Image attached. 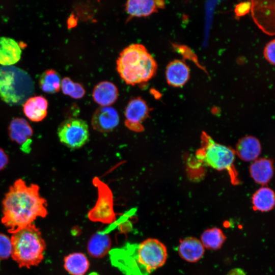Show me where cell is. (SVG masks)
I'll use <instances>...</instances> for the list:
<instances>
[{
    "instance_id": "obj_1",
    "label": "cell",
    "mask_w": 275,
    "mask_h": 275,
    "mask_svg": "<svg viewBox=\"0 0 275 275\" xmlns=\"http://www.w3.org/2000/svg\"><path fill=\"white\" fill-rule=\"evenodd\" d=\"M36 184H26L22 179L11 185L2 201V223L14 234L33 224L37 217L48 214L47 201L42 197Z\"/></svg>"
},
{
    "instance_id": "obj_2",
    "label": "cell",
    "mask_w": 275,
    "mask_h": 275,
    "mask_svg": "<svg viewBox=\"0 0 275 275\" xmlns=\"http://www.w3.org/2000/svg\"><path fill=\"white\" fill-rule=\"evenodd\" d=\"M109 253L113 264L127 275H149L162 266L168 258L166 245L153 238L111 250Z\"/></svg>"
},
{
    "instance_id": "obj_3",
    "label": "cell",
    "mask_w": 275,
    "mask_h": 275,
    "mask_svg": "<svg viewBox=\"0 0 275 275\" xmlns=\"http://www.w3.org/2000/svg\"><path fill=\"white\" fill-rule=\"evenodd\" d=\"M116 69L127 85L145 82L156 73L157 64L145 46L131 44L123 49L116 61Z\"/></svg>"
},
{
    "instance_id": "obj_4",
    "label": "cell",
    "mask_w": 275,
    "mask_h": 275,
    "mask_svg": "<svg viewBox=\"0 0 275 275\" xmlns=\"http://www.w3.org/2000/svg\"><path fill=\"white\" fill-rule=\"evenodd\" d=\"M11 257L19 267L30 268L44 258L46 243L40 229L32 224L12 234Z\"/></svg>"
},
{
    "instance_id": "obj_5",
    "label": "cell",
    "mask_w": 275,
    "mask_h": 275,
    "mask_svg": "<svg viewBox=\"0 0 275 275\" xmlns=\"http://www.w3.org/2000/svg\"><path fill=\"white\" fill-rule=\"evenodd\" d=\"M29 74L14 66H0V98L11 105L23 104L34 93Z\"/></svg>"
},
{
    "instance_id": "obj_6",
    "label": "cell",
    "mask_w": 275,
    "mask_h": 275,
    "mask_svg": "<svg viewBox=\"0 0 275 275\" xmlns=\"http://www.w3.org/2000/svg\"><path fill=\"white\" fill-rule=\"evenodd\" d=\"M201 141V148L196 153L199 160L215 170H227L232 182L234 184L238 183L239 180L234 165L235 150L215 142L205 132L202 133Z\"/></svg>"
},
{
    "instance_id": "obj_7",
    "label": "cell",
    "mask_w": 275,
    "mask_h": 275,
    "mask_svg": "<svg viewBox=\"0 0 275 275\" xmlns=\"http://www.w3.org/2000/svg\"><path fill=\"white\" fill-rule=\"evenodd\" d=\"M93 184L97 187L98 198L95 205L88 211V219L95 223L112 224L117 219L114 209L113 193L108 186L96 177Z\"/></svg>"
},
{
    "instance_id": "obj_8",
    "label": "cell",
    "mask_w": 275,
    "mask_h": 275,
    "mask_svg": "<svg viewBox=\"0 0 275 275\" xmlns=\"http://www.w3.org/2000/svg\"><path fill=\"white\" fill-rule=\"evenodd\" d=\"M57 134L61 143L70 149H79L89 141V128L87 122L79 118H69L59 125Z\"/></svg>"
},
{
    "instance_id": "obj_9",
    "label": "cell",
    "mask_w": 275,
    "mask_h": 275,
    "mask_svg": "<svg viewBox=\"0 0 275 275\" xmlns=\"http://www.w3.org/2000/svg\"><path fill=\"white\" fill-rule=\"evenodd\" d=\"M150 108L140 97L132 98L128 102L124 112L125 125L136 132L143 131L142 123L149 117Z\"/></svg>"
},
{
    "instance_id": "obj_10",
    "label": "cell",
    "mask_w": 275,
    "mask_h": 275,
    "mask_svg": "<svg viewBox=\"0 0 275 275\" xmlns=\"http://www.w3.org/2000/svg\"><path fill=\"white\" fill-rule=\"evenodd\" d=\"M120 118L117 110L111 106H100L96 109L91 125L95 130L102 133L113 131L119 125Z\"/></svg>"
},
{
    "instance_id": "obj_11",
    "label": "cell",
    "mask_w": 275,
    "mask_h": 275,
    "mask_svg": "<svg viewBox=\"0 0 275 275\" xmlns=\"http://www.w3.org/2000/svg\"><path fill=\"white\" fill-rule=\"evenodd\" d=\"M8 133L12 141L21 145L23 151H29L33 129L25 119L22 118L13 119L8 126Z\"/></svg>"
},
{
    "instance_id": "obj_12",
    "label": "cell",
    "mask_w": 275,
    "mask_h": 275,
    "mask_svg": "<svg viewBox=\"0 0 275 275\" xmlns=\"http://www.w3.org/2000/svg\"><path fill=\"white\" fill-rule=\"evenodd\" d=\"M264 4L262 1L252 2V11L254 19L259 28L264 32L270 33H272L271 31V25L274 27V4Z\"/></svg>"
},
{
    "instance_id": "obj_13",
    "label": "cell",
    "mask_w": 275,
    "mask_h": 275,
    "mask_svg": "<svg viewBox=\"0 0 275 275\" xmlns=\"http://www.w3.org/2000/svg\"><path fill=\"white\" fill-rule=\"evenodd\" d=\"M189 77V68L181 60H174L170 62L166 67L167 82L171 86L181 87L188 81Z\"/></svg>"
},
{
    "instance_id": "obj_14",
    "label": "cell",
    "mask_w": 275,
    "mask_h": 275,
    "mask_svg": "<svg viewBox=\"0 0 275 275\" xmlns=\"http://www.w3.org/2000/svg\"><path fill=\"white\" fill-rule=\"evenodd\" d=\"M164 7L162 1L131 0L125 5L126 11L131 17L148 16Z\"/></svg>"
},
{
    "instance_id": "obj_15",
    "label": "cell",
    "mask_w": 275,
    "mask_h": 275,
    "mask_svg": "<svg viewBox=\"0 0 275 275\" xmlns=\"http://www.w3.org/2000/svg\"><path fill=\"white\" fill-rule=\"evenodd\" d=\"M48 101L42 96H32L23 104L25 116L31 121L38 122L45 119L47 114Z\"/></svg>"
},
{
    "instance_id": "obj_16",
    "label": "cell",
    "mask_w": 275,
    "mask_h": 275,
    "mask_svg": "<svg viewBox=\"0 0 275 275\" xmlns=\"http://www.w3.org/2000/svg\"><path fill=\"white\" fill-rule=\"evenodd\" d=\"M178 251L180 256L183 260L194 263L203 257L204 247L199 239L194 237H188L180 241Z\"/></svg>"
},
{
    "instance_id": "obj_17",
    "label": "cell",
    "mask_w": 275,
    "mask_h": 275,
    "mask_svg": "<svg viewBox=\"0 0 275 275\" xmlns=\"http://www.w3.org/2000/svg\"><path fill=\"white\" fill-rule=\"evenodd\" d=\"M112 240L108 233L98 231L89 239L87 244L89 255L94 258L105 257L111 251Z\"/></svg>"
},
{
    "instance_id": "obj_18",
    "label": "cell",
    "mask_w": 275,
    "mask_h": 275,
    "mask_svg": "<svg viewBox=\"0 0 275 275\" xmlns=\"http://www.w3.org/2000/svg\"><path fill=\"white\" fill-rule=\"evenodd\" d=\"M118 90L116 85L109 81H102L97 84L93 91L94 101L101 106H109L118 97Z\"/></svg>"
},
{
    "instance_id": "obj_19",
    "label": "cell",
    "mask_w": 275,
    "mask_h": 275,
    "mask_svg": "<svg viewBox=\"0 0 275 275\" xmlns=\"http://www.w3.org/2000/svg\"><path fill=\"white\" fill-rule=\"evenodd\" d=\"M261 151L259 141L252 136H245L238 142L235 154L242 160L251 161L257 159Z\"/></svg>"
},
{
    "instance_id": "obj_20",
    "label": "cell",
    "mask_w": 275,
    "mask_h": 275,
    "mask_svg": "<svg viewBox=\"0 0 275 275\" xmlns=\"http://www.w3.org/2000/svg\"><path fill=\"white\" fill-rule=\"evenodd\" d=\"M21 48L14 39L0 37V64L11 66L17 63L20 59Z\"/></svg>"
},
{
    "instance_id": "obj_21",
    "label": "cell",
    "mask_w": 275,
    "mask_h": 275,
    "mask_svg": "<svg viewBox=\"0 0 275 275\" xmlns=\"http://www.w3.org/2000/svg\"><path fill=\"white\" fill-rule=\"evenodd\" d=\"M90 265L87 256L81 252L69 254L64 259V267L71 275H85Z\"/></svg>"
},
{
    "instance_id": "obj_22",
    "label": "cell",
    "mask_w": 275,
    "mask_h": 275,
    "mask_svg": "<svg viewBox=\"0 0 275 275\" xmlns=\"http://www.w3.org/2000/svg\"><path fill=\"white\" fill-rule=\"evenodd\" d=\"M250 172L252 178L256 183L265 184L273 176L272 163L267 158L256 159L251 164Z\"/></svg>"
},
{
    "instance_id": "obj_23",
    "label": "cell",
    "mask_w": 275,
    "mask_h": 275,
    "mask_svg": "<svg viewBox=\"0 0 275 275\" xmlns=\"http://www.w3.org/2000/svg\"><path fill=\"white\" fill-rule=\"evenodd\" d=\"M252 202L254 210L261 212L270 211L275 204L274 192L268 187H262L254 194Z\"/></svg>"
},
{
    "instance_id": "obj_24",
    "label": "cell",
    "mask_w": 275,
    "mask_h": 275,
    "mask_svg": "<svg viewBox=\"0 0 275 275\" xmlns=\"http://www.w3.org/2000/svg\"><path fill=\"white\" fill-rule=\"evenodd\" d=\"M226 240L223 231L213 227L205 230L201 234V241L204 248L211 250L219 249Z\"/></svg>"
},
{
    "instance_id": "obj_25",
    "label": "cell",
    "mask_w": 275,
    "mask_h": 275,
    "mask_svg": "<svg viewBox=\"0 0 275 275\" xmlns=\"http://www.w3.org/2000/svg\"><path fill=\"white\" fill-rule=\"evenodd\" d=\"M39 85L42 91L48 93H56L61 89L60 74L54 70H45L40 76Z\"/></svg>"
},
{
    "instance_id": "obj_26",
    "label": "cell",
    "mask_w": 275,
    "mask_h": 275,
    "mask_svg": "<svg viewBox=\"0 0 275 275\" xmlns=\"http://www.w3.org/2000/svg\"><path fill=\"white\" fill-rule=\"evenodd\" d=\"M62 92L74 99H80L85 94V90L79 83L73 82L69 77H65L61 81Z\"/></svg>"
},
{
    "instance_id": "obj_27",
    "label": "cell",
    "mask_w": 275,
    "mask_h": 275,
    "mask_svg": "<svg viewBox=\"0 0 275 275\" xmlns=\"http://www.w3.org/2000/svg\"><path fill=\"white\" fill-rule=\"evenodd\" d=\"M12 253L11 239L7 235L0 233V259L9 258Z\"/></svg>"
},
{
    "instance_id": "obj_28",
    "label": "cell",
    "mask_w": 275,
    "mask_h": 275,
    "mask_svg": "<svg viewBox=\"0 0 275 275\" xmlns=\"http://www.w3.org/2000/svg\"><path fill=\"white\" fill-rule=\"evenodd\" d=\"M263 52L266 60L274 65L275 63V41L274 39L266 45Z\"/></svg>"
},
{
    "instance_id": "obj_29",
    "label": "cell",
    "mask_w": 275,
    "mask_h": 275,
    "mask_svg": "<svg viewBox=\"0 0 275 275\" xmlns=\"http://www.w3.org/2000/svg\"><path fill=\"white\" fill-rule=\"evenodd\" d=\"M252 4L250 2H241L236 5L234 12L237 17L239 18L248 14L251 10Z\"/></svg>"
},
{
    "instance_id": "obj_30",
    "label": "cell",
    "mask_w": 275,
    "mask_h": 275,
    "mask_svg": "<svg viewBox=\"0 0 275 275\" xmlns=\"http://www.w3.org/2000/svg\"><path fill=\"white\" fill-rule=\"evenodd\" d=\"M9 163V157L5 151L0 148V171L4 170Z\"/></svg>"
},
{
    "instance_id": "obj_31",
    "label": "cell",
    "mask_w": 275,
    "mask_h": 275,
    "mask_svg": "<svg viewBox=\"0 0 275 275\" xmlns=\"http://www.w3.org/2000/svg\"><path fill=\"white\" fill-rule=\"evenodd\" d=\"M227 275H246L243 270L235 268L230 270Z\"/></svg>"
},
{
    "instance_id": "obj_32",
    "label": "cell",
    "mask_w": 275,
    "mask_h": 275,
    "mask_svg": "<svg viewBox=\"0 0 275 275\" xmlns=\"http://www.w3.org/2000/svg\"><path fill=\"white\" fill-rule=\"evenodd\" d=\"M92 275H93V274H92ZM94 275H96V274H94Z\"/></svg>"
}]
</instances>
